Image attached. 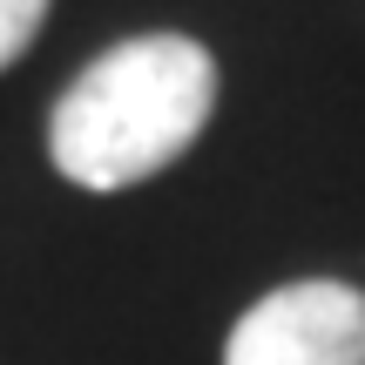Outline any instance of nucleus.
Here are the masks:
<instances>
[{
  "label": "nucleus",
  "instance_id": "obj_3",
  "mask_svg": "<svg viewBox=\"0 0 365 365\" xmlns=\"http://www.w3.org/2000/svg\"><path fill=\"white\" fill-rule=\"evenodd\" d=\"M41 21H48V0H0V68H14L34 48Z\"/></svg>",
  "mask_w": 365,
  "mask_h": 365
},
{
  "label": "nucleus",
  "instance_id": "obj_1",
  "mask_svg": "<svg viewBox=\"0 0 365 365\" xmlns=\"http://www.w3.org/2000/svg\"><path fill=\"white\" fill-rule=\"evenodd\" d=\"M217 108V61L190 34H135L95 54L48 115V156L81 190H129L170 170Z\"/></svg>",
  "mask_w": 365,
  "mask_h": 365
},
{
  "label": "nucleus",
  "instance_id": "obj_2",
  "mask_svg": "<svg viewBox=\"0 0 365 365\" xmlns=\"http://www.w3.org/2000/svg\"><path fill=\"white\" fill-rule=\"evenodd\" d=\"M223 365H365V291L339 277L277 284L230 325Z\"/></svg>",
  "mask_w": 365,
  "mask_h": 365
}]
</instances>
